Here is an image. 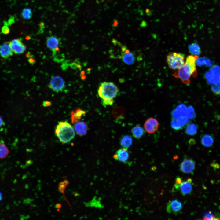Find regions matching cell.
<instances>
[{
	"mask_svg": "<svg viewBox=\"0 0 220 220\" xmlns=\"http://www.w3.org/2000/svg\"><path fill=\"white\" fill-rule=\"evenodd\" d=\"M198 58V56L196 55H191L188 56L184 64L172 75L180 79L185 84H189L191 76L195 78L197 76L196 62Z\"/></svg>",
	"mask_w": 220,
	"mask_h": 220,
	"instance_id": "1",
	"label": "cell"
},
{
	"mask_svg": "<svg viewBox=\"0 0 220 220\" xmlns=\"http://www.w3.org/2000/svg\"><path fill=\"white\" fill-rule=\"evenodd\" d=\"M55 133L60 141L64 143L70 141L75 136L73 128L66 121L59 122L57 126Z\"/></svg>",
	"mask_w": 220,
	"mask_h": 220,
	"instance_id": "2",
	"label": "cell"
},
{
	"mask_svg": "<svg viewBox=\"0 0 220 220\" xmlns=\"http://www.w3.org/2000/svg\"><path fill=\"white\" fill-rule=\"evenodd\" d=\"M119 90L113 83H101L98 90V94L102 100H112L117 95Z\"/></svg>",
	"mask_w": 220,
	"mask_h": 220,
	"instance_id": "3",
	"label": "cell"
},
{
	"mask_svg": "<svg viewBox=\"0 0 220 220\" xmlns=\"http://www.w3.org/2000/svg\"><path fill=\"white\" fill-rule=\"evenodd\" d=\"M185 55L182 53L171 52L166 57V62L169 66L173 70H178L184 64Z\"/></svg>",
	"mask_w": 220,
	"mask_h": 220,
	"instance_id": "4",
	"label": "cell"
},
{
	"mask_svg": "<svg viewBox=\"0 0 220 220\" xmlns=\"http://www.w3.org/2000/svg\"><path fill=\"white\" fill-rule=\"evenodd\" d=\"M48 86L53 91L58 92L62 91L64 89L65 82L61 76H54L51 78Z\"/></svg>",
	"mask_w": 220,
	"mask_h": 220,
	"instance_id": "5",
	"label": "cell"
},
{
	"mask_svg": "<svg viewBox=\"0 0 220 220\" xmlns=\"http://www.w3.org/2000/svg\"><path fill=\"white\" fill-rule=\"evenodd\" d=\"M9 45L13 53L20 54L23 53L27 47L20 38L14 39L9 42Z\"/></svg>",
	"mask_w": 220,
	"mask_h": 220,
	"instance_id": "6",
	"label": "cell"
},
{
	"mask_svg": "<svg viewBox=\"0 0 220 220\" xmlns=\"http://www.w3.org/2000/svg\"><path fill=\"white\" fill-rule=\"evenodd\" d=\"M121 54L119 58L128 65H132L134 62L135 57L133 53L125 46H123L121 49Z\"/></svg>",
	"mask_w": 220,
	"mask_h": 220,
	"instance_id": "7",
	"label": "cell"
},
{
	"mask_svg": "<svg viewBox=\"0 0 220 220\" xmlns=\"http://www.w3.org/2000/svg\"><path fill=\"white\" fill-rule=\"evenodd\" d=\"M195 168V163L193 159L185 158L181 162L180 169L184 173L189 174L192 172Z\"/></svg>",
	"mask_w": 220,
	"mask_h": 220,
	"instance_id": "8",
	"label": "cell"
},
{
	"mask_svg": "<svg viewBox=\"0 0 220 220\" xmlns=\"http://www.w3.org/2000/svg\"><path fill=\"white\" fill-rule=\"evenodd\" d=\"M159 123L155 118L151 117L147 119L144 124L145 130L148 133L152 134L156 132L158 129Z\"/></svg>",
	"mask_w": 220,
	"mask_h": 220,
	"instance_id": "9",
	"label": "cell"
},
{
	"mask_svg": "<svg viewBox=\"0 0 220 220\" xmlns=\"http://www.w3.org/2000/svg\"><path fill=\"white\" fill-rule=\"evenodd\" d=\"M182 208V203L179 200L175 199L170 201L168 203L166 210L168 213L176 214L181 211Z\"/></svg>",
	"mask_w": 220,
	"mask_h": 220,
	"instance_id": "10",
	"label": "cell"
},
{
	"mask_svg": "<svg viewBox=\"0 0 220 220\" xmlns=\"http://www.w3.org/2000/svg\"><path fill=\"white\" fill-rule=\"evenodd\" d=\"M192 183V180L190 178L185 181H182L179 185L178 190L183 195L189 194L192 192L193 189Z\"/></svg>",
	"mask_w": 220,
	"mask_h": 220,
	"instance_id": "11",
	"label": "cell"
},
{
	"mask_svg": "<svg viewBox=\"0 0 220 220\" xmlns=\"http://www.w3.org/2000/svg\"><path fill=\"white\" fill-rule=\"evenodd\" d=\"M129 154L127 148H123L118 150L113 155V157L116 160L126 163L128 161Z\"/></svg>",
	"mask_w": 220,
	"mask_h": 220,
	"instance_id": "12",
	"label": "cell"
},
{
	"mask_svg": "<svg viewBox=\"0 0 220 220\" xmlns=\"http://www.w3.org/2000/svg\"><path fill=\"white\" fill-rule=\"evenodd\" d=\"M13 53L9 45V42H6L0 45V55L3 58L7 59L12 56Z\"/></svg>",
	"mask_w": 220,
	"mask_h": 220,
	"instance_id": "13",
	"label": "cell"
},
{
	"mask_svg": "<svg viewBox=\"0 0 220 220\" xmlns=\"http://www.w3.org/2000/svg\"><path fill=\"white\" fill-rule=\"evenodd\" d=\"M59 42V39L54 36H50L47 38L46 41L47 46L52 50L53 57L55 56L57 53L54 50V49L56 47L58 46Z\"/></svg>",
	"mask_w": 220,
	"mask_h": 220,
	"instance_id": "14",
	"label": "cell"
},
{
	"mask_svg": "<svg viewBox=\"0 0 220 220\" xmlns=\"http://www.w3.org/2000/svg\"><path fill=\"white\" fill-rule=\"evenodd\" d=\"M74 128L78 134L82 136L86 134L88 127L86 123L81 121L76 123L75 125Z\"/></svg>",
	"mask_w": 220,
	"mask_h": 220,
	"instance_id": "15",
	"label": "cell"
},
{
	"mask_svg": "<svg viewBox=\"0 0 220 220\" xmlns=\"http://www.w3.org/2000/svg\"><path fill=\"white\" fill-rule=\"evenodd\" d=\"M126 113V108L122 106H118L115 107L112 111L114 117L116 119H124Z\"/></svg>",
	"mask_w": 220,
	"mask_h": 220,
	"instance_id": "16",
	"label": "cell"
},
{
	"mask_svg": "<svg viewBox=\"0 0 220 220\" xmlns=\"http://www.w3.org/2000/svg\"><path fill=\"white\" fill-rule=\"evenodd\" d=\"M202 144L205 147H210L212 145L214 142L213 137L210 135H203L201 139Z\"/></svg>",
	"mask_w": 220,
	"mask_h": 220,
	"instance_id": "17",
	"label": "cell"
},
{
	"mask_svg": "<svg viewBox=\"0 0 220 220\" xmlns=\"http://www.w3.org/2000/svg\"><path fill=\"white\" fill-rule=\"evenodd\" d=\"M131 132L133 137L137 139L141 138L145 132L143 128L138 125L132 128Z\"/></svg>",
	"mask_w": 220,
	"mask_h": 220,
	"instance_id": "18",
	"label": "cell"
},
{
	"mask_svg": "<svg viewBox=\"0 0 220 220\" xmlns=\"http://www.w3.org/2000/svg\"><path fill=\"white\" fill-rule=\"evenodd\" d=\"M85 113V112L80 109H78L76 111H73L71 114V121L72 123L78 121L82 116Z\"/></svg>",
	"mask_w": 220,
	"mask_h": 220,
	"instance_id": "19",
	"label": "cell"
},
{
	"mask_svg": "<svg viewBox=\"0 0 220 220\" xmlns=\"http://www.w3.org/2000/svg\"><path fill=\"white\" fill-rule=\"evenodd\" d=\"M198 130V127L194 123H190L186 126L185 132L186 133L189 135L193 136L195 135Z\"/></svg>",
	"mask_w": 220,
	"mask_h": 220,
	"instance_id": "20",
	"label": "cell"
},
{
	"mask_svg": "<svg viewBox=\"0 0 220 220\" xmlns=\"http://www.w3.org/2000/svg\"><path fill=\"white\" fill-rule=\"evenodd\" d=\"M132 143V138L131 136L128 135L124 136L120 141V144L122 146L127 148L130 147Z\"/></svg>",
	"mask_w": 220,
	"mask_h": 220,
	"instance_id": "21",
	"label": "cell"
},
{
	"mask_svg": "<svg viewBox=\"0 0 220 220\" xmlns=\"http://www.w3.org/2000/svg\"><path fill=\"white\" fill-rule=\"evenodd\" d=\"M9 151L3 140L0 141V159L5 158L8 155Z\"/></svg>",
	"mask_w": 220,
	"mask_h": 220,
	"instance_id": "22",
	"label": "cell"
},
{
	"mask_svg": "<svg viewBox=\"0 0 220 220\" xmlns=\"http://www.w3.org/2000/svg\"><path fill=\"white\" fill-rule=\"evenodd\" d=\"M188 48L189 52L193 55L197 56L200 53V48L199 45L196 43L189 45Z\"/></svg>",
	"mask_w": 220,
	"mask_h": 220,
	"instance_id": "23",
	"label": "cell"
},
{
	"mask_svg": "<svg viewBox=\"0 0 220 220\" xmlns=\"http://www.w3.org/2000/svg\"><path fill=\"white\" fill-rule=\"evenodd\" d=\"M32 10L29 8H25L22 11L21 15L24 19L29 20L31 19L32 16Z\"/></svg>",
	"mask_w": 220,
	"mask_h": 220,
	"instance_id": "24",
	"label": "cell"
},
{
	"mask_svg": "<svg viewBox=\"0 0 220 220\" xmlns=\"http://www.w3.org/2000/svg\"><path fill=\"white\" fill-rule=\"evenodd\" d=\"M176 119L183 127L189 122V119L184 114L178 116Z\"/></svg>",
	"mask_w": 220,
	"mask_h": 220,
	"instance_id": "25",
	"label": "cell"
},
{
	"mask_svg": "<svg viewBox=\"0 0 220 220\" xmlns=\"http://www.w3.org/2000/svg\"><path fill=\"white\" fill-rule=\"evenodd\" d=\"M189 119H193L196 117V113L194 108L192 106H189L184 113Z\"/></svg>",
	"mask_w": 220,
	"mask_h": 220,
	"instance_id": "26",
	"label": "cell"
},
{
	"mask_svg": "<svg viewBox=\"0 0 220 220\" xmlns=\"http://www.w3.org/2000/svg\"><path fill=\"white\" fill-rule=\"evenodd\" d=\"M171 127L175 130H178L182 129L183 127L176 119H172L171 122Z\"/></svg>",
	"mask_w": 220,
	"mask_h": 220,
	"instance_id": "27",
	"label": "cell"
},
{
	"mask_svg": "<svg viewBox=\"0 0 220 220\" xmlns=\"http://www.w3.org/2000/svg\"><path fill=\"white\" fill-rule=\"evenodd\" d=\"M185 105L181 104L178 105L176 107V110L179 115L184 114L187 109Z\"/></svg>",
	"mask_w": 220,
	"mask_h": 220,
	"instance_id": "28",
	"label": "cell"
},
{
	"mask_svg": "<svg viewBox=\"0 0 220 220\" xmlns=\"http://www.w3.org/2000/svg\"><path fill=\"white\" fill-rule=\"evenodd\" d=\"M211 89L215 95H220V84H213L211 86Z\"/></svg>",
	"mask_w": 220,
	"mask_h": 220,
	"instance_id": "29",
	"label": "cell"
},
{
	"mask_svg": "<svg viewBox=\"0 0 220 220\" xmlns=\"http://www.w3.org/2000/svg\"><path fill=\"white\" fill-rule=\"evenodd\" d=\"M204 219L205 220H218L219 219L215 216L213 213L208 211L205 213L204 216Z\"/></svg>",
	"mask_w": 220,
	"mask_h": 220,
	"instance_id": "30",
	"label": "cell"
},
{
	"mask_svg": "<svg viewBox=\"0 0 220 220\" xmlns=\"http://www.w3.org/2000/svg\"><path fill=\"white\" fill-rule=\"evenodd\" d=\"M69 66L70 68L73 69L75 70L77 68H79V70H81V66L80 65V62L77 59L72 63L69 64Z\"/></svg>",
	"mask_w": 220,
	"mask_h": 220,
	"instance_id": "31",
	"label": "cell"
},
{
	"mask_svg": "<svg viewBox=\"0 0 220 220\" xmlns=\"http://www.w3.org/2000/svg\"><path fill=\"white\" fill-rule=\"evenodd\" d=\"M67 186V185H65L63 181L61 182L58 186L59 191L61 193H64Z\"/></svg>",
	"mask_w": 220,
	"mask_h": 220,
	"instance_id": "32",
	"label": "cell"
},
{
	"mask_svg": "<svg viewBox=\"0 0 220 220\" xmlns=\"http://www.w3.org/2000/svg\"><path fill=\"white\" fill-rule=\"evenodd\" d=\"M1 31L3 34L7 35L9 33L10 29L7 25L5 24L2 28Z\"/></svg>",
	"mask_w": 220,
	"mask_h": 220,
	"instance_id": "33",
	"label": "cell"
},
{
	"mask_svg": "<svg viewBox=\"0 0 220 220\" xmlns=\"http://www.w3.org/2000/svg\"><path fill=\"white\" fill-rule=\"evenodd\" d=\"M69 64L68 61H64L61 65V68L63 70L65 71L68 68Z\"/></svg>",
	"mask_w": 220,
	"mask_h": 220,
	"instance_id": "34",
	"label": "cell"
},
{
	"mask_svg": "<svg viewBox=\"0 0 220 220\" xmlns=\"http://www.w3.org/2000/svg\"><path fill=\"white\" fill-rule=\"evenodd\" d=\"M103 105H112L114 103V101L112 100H102Z\"/></svg>",
	"mask_w": 220,
	"mask_h": 220,
	"instance_id": "35",
	"label": "cell"
},
{
	"mask_svg": "<svg viewBox=\"0 0 220 220\" xmlns=\"http://www.w3.org/2000/svg\"><path fill=\"white\" fill-rule=\"evenodd\" d=\"M171 115L172 119H176L177 117L179 115L175 109L172 111L171 112Z\"/></svg>",
	"mask_w": 220,
	"mask_h": 220,
	"instance_id": "36",
	"label": "cell"
},
{
	"mask_svg": "<svg viewBox=\"0 0 220 220\" xmlns=\"http://www.w3.org/2000/svg\"><path fill=\"white\" fill-rule=\"evenodd\" d=\"M28 61L32 65L34 64L36 62L35 59L33 57L28 58Z\"/></svg>",
	"mask_w": 220,
	"mask_h": 220,
	"instance_id": "37",
	"label": "cell"
},
{
	"mask_svg": "<svg viewBox=\"0 0 220 220\" xmlns=\"http://www.w3.org/2000/svg\"><path fill=\"white\" fill-rule=\"evenodd\" d=\"M119 24L118 20L116 19H114L112 22V25L113 27H117Z\"/></svg>",
	"mask_w": 220,
	"mask_h": 220,
	"instance_id": "38",
	"label": "cell"
},
{
	"mask_svg": "<svg viewBox=\"0 0 220 220\" xmlns=\"http://www.w3.org/2000/svg\"><path fill=\"white\" fill-rule=\"evenodd\" d=\"M33 200V199H31L30 198H27L25 199L24 200V203L26 204H30L31 201Z\"/></svg>",
	"mask_w": 220,
	"mask_h": 220,
	"instance_id": "39",
	"label": "cell"
},
{
	"mask_svg": "<svg viewBox=\"0 0 220 220\" xmlns=\"http://www.w3.org/2000/svg\"><path fill=\"white\" fill-rule=\"evenodd\" d=\"M50 104L51 102H50L46 101H44L43 103V105L45 107L48 106L50 105Z\"/></svg>",
	"mask_w": 220,
	"mask_h": 220,
	"instance_id": "40",
	"label": "cell"
},
{
	"mask_svg": "<svg viewBox=\"0 0 220 220\" xmlns=\"http://www.w3.org/2000/svg\"><path fill=\"white\" fill-rule=\"evenodd\" d=\"M25 56L26 57L28 58H30L33 57V55L30 52H28L26 53Z\"/></svg>",
	"mask_w": 220,
	"mask_h": 220,
	"instance_id": "41",
	"label": "cell"
},
{
	"mask_svg": "<svg viewBox=\"0 0 220 220\" xmlns=\"http://www.w3.org/2000/svg\"><path fill=\"white\" fill-rule=\"evenodd\" d=\"M33 163V161L31 160H29L27 161L26 163V166H28L32 164Z\"/></svg>",
	"mask_w": 220,
	"mask_h": 220,
	"instance_id": "42",
	"label": "cell"
},
{
	"mask_svg": "<svg viewBox=\"0 0 220 220\" xmlns=\"http://www.w3.org/2000/svg\"><path fill=\"white\" fill-rule=\"evenodd\" d=\"M4 124L2 118L0 116V127H2Z\"/></svg>",
	"mask_w": 220,
	"mask_h": 220,
	"instance_id": "43",
	"label": "cell"
},
{
	"mask_svg": "<svg viewBox=\"0 0 220 220\" xmlns=\"http://www.w3.org/2000/svg\"><path fill=\"white\" fill-rule=\"evenodd\" d=\"M61 207V204L58 203L55 205V207L57 209H59Z\"/></svg>",
	"mask_w": 220,
	"mask_h": 220,
	"instance_id": "44",
	"label": "cell"
},
{
	"mask_svg": "<svg viewBox=\"0 0 220 220\" xmlns=\"http://www.w3.org/2000/svg\"><path fill=\"white\" fill-rule=\"evenodd\" d=\"M38 191H40L41 190V185L40 184H38L36 187Z\"/></svg>",
	"mask_w": 220,
	"mask_h": 220,
	"instance_id": "45",
	"label": "cell"
},
{
	"mask_svg": "<svg viewBox=\"0 0 220 220\" xmlns=\"http://www.w3.org/2000/svg\"><path fill=\"white\" fill-rule=\"evenodd\" d=\"M60 50V48L58 46L56 47L54 49V50L56 53L57 52L59 51Z\"/></svg>",
	"mask_w": 220,
	"mask_h": 220,
	"instance_id": "46",
	"label": "cell"
},
{
	"mask_svg": "<svg viewBox=\"0 0 220 220\" xmlns=\"http://www.w3.org/2000/svg\"><path fill=\"white\" fill-rule=\"evenodd\" d=\"M2 199V194L1 192L0 191V201H1Z\"/></svg>",
	"mask_w": 220,
	"mask_h": 220,
	"instance_id": "47",
	"label": "cell"
},
{
	"mask_svg": "<svg viewBox=\"0 0 220 220\" xmlns=\"http://www.w3.org/2000/svg\"><path fill=\"white\" fill-rule=\"evenodd\" d=\"M81 76V78L82 79H84L86 78V76L85 75H82Z\"/></svg>",
	"mask_w": 220,
	"mask_h": 220,
	"instance_id": "48",
	"label": "cell"
},
{
	"mask_svg": "<svg viewBox=\"0 0 220 220\" xmlns=\"http://www.w3.org/2000/svg\"><path fill=\"white\" fill-rule=\"evenodd\" d=\"M84 73H85V72H84V71H82V72H81V74H80L81 76H82V75H84Z\"/></svg>",
	"mask_w": 220,
	"mask_h": 220,
	"instance_id": "49",
	"label": "cell"
},
{
	"mask_svg": "<svg viewBox=\"0 0 220 220\" xmlns=\"http://www.w3.org/2000/svg\"><path fill=\"white\" fill-rule=\"evenodd\" d=\"M29 217H30V216L28 215L25 217L24 218L25 219H27L28 218H29Z\"/></svg>",
	"mask_w": 220,
	"mask_h": 220,
	"instance_id": "50",
	"label": "cell"
}]
</instances>
